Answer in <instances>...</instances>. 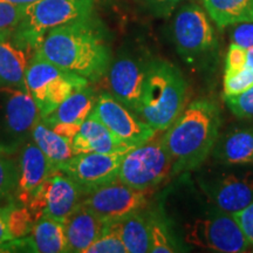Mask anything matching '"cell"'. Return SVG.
<instances>
[{"label": "cell", "instance_id": "cell-1", "mask_svg": "<svg viewBox=\"0 0 253 253\" xmlns=\"http://www.w3.org/2000/svg\"><path fill=\"white\" fill-rule=\"evenodd\" d=\"M40 52L58 67L96 82L108 73L112 53L94 13L50 30Z\"/></svg>", "mask_w": 253, "mask_h": 253}, {"label": "cell", "instance_id": "cell-2", "mask_svg": "<svg viewBox=\"0 0 253 253\" xmlns=\"http://www.w3.org/2000/svg\"><path fill=\"white\" fill-rule=\"evenodd\" d=\"M220 125V110L212 101H195L179 114L162 136L171 157V175L192 171L205 162L212 154Z\"/></svg>", "mask_w": 253, "mask_h": 253}, {"label": "cell", "instance_id": "cell-3", "mask_svg": "<svg viewBox=\"0 0 253 253\" xmlns=\"http://www.w3.org/2000/svg\"><path fill=\"white\" fill-rule=\"evenodd\" d=\"M185 79L176 66L161 59L147 63L143 93L137 116L156 131H164L183 112Z\"/></svg>", "mask_w": 253, "mask_h": 253}, {"label": "cell", "instance_id": "cell-4", "mask_svg": "<svg viewBox=\"0 0 253 253\" xmlns=\"http://www.w3.org/2000/svg\"><path fill=\"white\" fill-rule=\"evenodd\" d=\"M94 13V0H39L26 5L12 39L21 48L34 53L53 28Z\"/></svg>", "mask_w": 253, "mask_h": 253}, {"label": "cell", "instance_id": "cell-5", "mask_svg": "<svg viewBox=\"0 0 253 253\" xmlns=\"http://www.w3.org/2000/svg\"><path fill=\"white\" fill-rule=\"evenodd\" d=\"M27 90L30 91L41 119L54 112L73 91L87 86L86 78L58 67L37 49L28 60L26 74Z\"/></svg>", "mask_w": 253, "mask_h": 253}, {"label": "cell", "instance_id": "cell-6", "mask_svg": "<svg viewBox=\"0 0 253 253\" xmlns=\"http://www.w3.org/2000/svg\"><path fill=\"white\" fill-rule=\"evenodd\" d=\"M184 240L198 248L221 253L253 251L235 218L225 211H211L186 224Z\"/></svg>", "mask_w": 253, "mask_h": 253}, {"label": "cell", "instance_id": "cell-7", "mask_svg": "<svg viewBox=\"0 0 253 253\" xmlns=\"http://www.w3.org/2000/svg\"><path fill=\"white\" fill-rule=\"evenodd\" d=\"M172 162L162 137L155 138L123 155L118 178L132 189L149 190L171 173Z\"/></svg>", "mask_w": 253, "mask_h": 253}, {"label": "cell", "instance_id": "cell-8", "mask_svg": "<svg viewBox=\"0 0 253 253\" xmlns=\"http://www.w3.org/2000/svg\"><path fill=\"white\" fill-rule=\"evenodd\" d=\"M172 37L178 54L185 62H197L216 47V36L207 13L201 6L189 4L177 12Z\"/></svg>", "mask_w": 253, "mask_h": 253}, {"label": "cell", "instance_id": "cell-9", "mask_svg": "<svg viewBox=\"0 0 253 253\" xmlns=\"http://www.w3.org/2000/svg\"><path fill=\"white\" fill-rule=\"evenodd\" d=\"M147 191L132 189L118 178L84 195L81 204L107 223L144 210L149 203Z\"/></svg>", "mask_w": 253, "mask_h": 253}, {"label": "cell", "instance_id": "cell-10", "mask_svg": "<svg viewBox=\"0 0 253 253\" xmlns=\"http://www.w3.org/2000/svg\"><path fill=\"white\" fill-rule=\"evenodd\" d=\"M93 114L128 147H138L151 140L157 132L107 91L96 99Z\"/></svg>", "mask_w": 253, "mask_h": 253}, {"label": "cell", "instance_id": "cell-11", "mask_svg": "<svg viewBox=\"0 0 253 253\" xmlns=\"http://www.w3.org/2000/svg\"><path fill=\"white\" fill-rule=\"evenodd\" d=\"M126 153H82L59 167L86 195L118 179L120 164Z\"/></svg>", "mask_w": 253, "mask_h": 253}, {"label": "cell", "instance_id": "cell-12", "mask_svg": "<svg viewBox=\"0 0 253 253\" xmlns=\"http://www.w3.org/2000/svg\"><path fill=\"white\" fill-rule=\"evenodd\" d=\"M203 191L217 209L236 213L253 202V171L225 173L201 181Z\"/></svg>", "mask_w": 253, "mask_h": 253}, {"label": "cell", "instance_id": "cell-13", "mask_svg": "<svg viewBox=\"0 0 253 253\" xmlns=\"http://www.w3.org/2000/svg\"><path fill=\"white\" fill-rule=\"evenodd\" d=\"M147 63L131 56H122L110 63L108 69L110 94L136 115L141 106Z\"/></svg>", "mask_w": 253, "mask_h": 253}, {"label": "cell", "instance_id": "cell-14", "mask_svg": "<svg viewBox=\"0 0 253 253\" xmlns=\"http://www.w3.org/2000/svg\"><path fill=\"white\" fill-rule=\"evenodd\" d=\"M67 253L63 223L42 214L36 220L31 232L20 239H12L5 245L4 252Z\"/></svg>", "mask_w": 253, "mask_h": 253}, {"label": "cell", "instance_id": "cell-15", "mask_svg": "<svg viewBox=\"0 0 253 253\" xmlns=\"http://www.w3.org/2000/svg\"><path fill=\"white\" fill-rule=\"evenodd\" d=\"M58 170L34 142L25 144L19 160V179L15 191L18 203L26 205L30 196Z\"/></svg>", "mask_w": 253, "mask_h": 253}, {"label": "cell", "instance_id": "cell-16", "mask_svg": "<svg viewBox=\"0 0 253 253\" xmlns=\"http://www.w3.org/2000/svg\"><path fill=\"white\" fill-rule=\"evenodd\" d=\"M40 189L46 201L43 214L61 223L67 219L84 197L80 188L61 170L52 173Z\"/></svg>", "mask_w": 253, "mask_h": 253}, {"label": "cell", "instance_id": "cell-17", "mask_svg": "<svg viewBox=\"0 0 253 253\" xmlns=\"http://www.w3.org/2000/svg\"><path fill=\"white\" fill-rule=\"evenodd\" d=\"M5 126L8 134L18 141L32 134L34 126L40 121L39 108L30 91L25 89H4Z\"/></svg>", "mask_w": 253, "mask_h": 253}, {"label": "cell", "instance_id": "cell-18", "mask_svg": "<svg viewBox=\"0 0 253 253\" xmlns=\"http://www.w3.org/2000/svg\"><path fill=\"white\" fill-rule=\"evenodd\" d=\"M106 221L84 204H79L63 221L67 253H84L102 235Z\"/></svg>", "mask_w": 253, "mask_h": 253}, {"label": "cell", "instance_id": "cell-19", "mask_svg": "<svg viewBox=\"0 0 253 253\" xmlns=\"http://www.w3.org/2000/svg\"><path fill=\"white\" fill-rule=\"evenodd\" d=\"M72 147L74 155L82 153H126L132 148L120 141L93 112L84 120L73 137Z\"/></svg>", "mask_w": 253, "mask_h": 253}, {"label": "cell", "instance_id": "cell-20", "mask_svg": "<svg viewBox=\"0 0 253 253\" xmlns=\"http://www.w3.org/2000/svg\"><path fill=\"white\" fill-rule=\"evenodd\" d=\"M212 155L227 167L253 166V126L233 128L218 136Z\"/></svg>", "mask_w": 253, "mask_h": 253}, {"label": "cell", "instance_id": "cell-21", "mask_svg": "<svg viewBox=\"0 0 253 253\" xmlns=\"http://www.w3.org/2000/svg\"><path fill=\"white\" fill-rule=\"evenodd\" d=\"M96 96L95 90L89 84L73 91L63 102L58 106L41 121L46 126H53L55 125H77L81 126L90 113L93 112Z\"/></svg>", "mask_w": 253, "mask_h": 253}, {"label": "cell", "instance_id": "cell-22", "mask_svg": "<svg viewBox=\"0 0 253 253\" xmlns=\"http://www.w3.org/2000/svg\"><path fill=\"white\" fill-rule=\"evenodd\" d=\"M27 50L14 42L12 33L0 34V84L27 90Z\"/></svg>", "mask_w": 253, "mask_h": 253}, {"label": "cell", "instance_id": "cell-23", "mask_svg": "<svg viewBox=\"0 0 253 253\" xmlns=\"http://www.w3.org/2000/svg\"><path fill=\"white\" fill-rule=\"evenodd\" d=\"M148 229L150 236L151 253L184 252L182 243L177 238L171 221L167 217L162 207H156L145 211Z\"/></svg>", "mask_w": 253, "mask_h": 253}, {"label": "cell", "instance_id": "cell-24", "mask_svg": "<svg viewBox=\"0 0 253 253\" xmlns=\"http://www.w3.org/2000/svg\"><path fill=\"white\" fill-rule=\"evenodd\" d=\"M112 223L121 237L126 253L150 252V236L145 211H136Z\"/></svg>", "mask_w": 253, "mask_h": 253}, {"label": "cell", "instance_id": "cell-25", "mask_svg": "<svg viewBox=\"0 0 253 253\" xmlns=\"http://www.w3.org/2000/svg\"><path fill=\"white\" fill-rule=\"evenodd\" d=\"M218 27L253 23V0H202Z\"/></svg>", "mask_w": 253, "mask_h": 253}, {"label": "cell", "instance_id": "cell-26", "mask_svg": "<svg viewBox=\"0 0 253 253\" xmlns=\"http://www.w3.org/2000/svg\"><path fill=\"white\" fill-rule=\"evenodd\" d=\"M32 141L40 150L49 158V161L58 168L74 156L72 140L55 132L52 128L40 121L34 126L31 134Z\"/></svg>", "mask_w": 253, "mask_h": 253}, {"label": "cell", "instance_id": "cell-27", "mask_svg": "<svg viewBox=\"0 0 253 253\" xmlns=\"http://www.w3.org/2000/svg\"><path fill=\"white\" fill-rule=\"evenodd\" d=\"M19 164L8 157L6 153H0V205L9 204L15 199L18 188Z\"/></svg>", "mask_w": 253, "mask_h": 253}, {"label": "cell", "instance_id": "cell-28", "mask_svg": "<svg viewBox=\"0 0 253 253\" xmlns=\"http://www.w3.org/2000/svg\"><path fill=\"white\" fill-rule=\"evenodd\" d=\"M6 221L12 239H20L31 232L36 219L26 205L19 204L15 201L9 205Z\"/></svg>", "mask_w": 253, "mask_h": 253}, {"label": "cell", "instance_id": "cell-29", "mask_svg": "<svg viewBox=\"0 0 253 253\" xmlns=\"http://www.w3.org/2000/svg\"><path fill=\"white\" fill-rule=\"evenodd\" d=\"M84 253H126V249L114 224L112 221H107L102 235Z\"/></svg>", "mask_w": 253, "mask_h": 253}, {"label": "cell", "instance_id": "cell-30", "mask_svg": "<svg viewBox=\"0 0 253 253\" xmlns=\"http://www.w3.org/2000/svg\"><path fill=\"white\" fill-rule=\"evenodd\" d=\"M251 86H253V71L248 65L239 72L224 73L223 99L243 93Z\"/></svg>", "mask_w": 253, "mask_h": 253}, {"label": "cell", "instance_id": "cell-31", "mask_svg": "<svg viewBox=\"0 0 253 253\" xmlns=\"http://www.w3.org/2000/svg\"><path fill=\"white\" fill-rule=\"evenodd\" d=\"M227 108L238 119H253V86L238 95L224 97Z\"/></svg>", "mask_w": 253, "mask_h": 253}, {"label": "cell", "instance_id": "cell-32", "mask_svg": "<svg viewBox=\"0 0 253 253\" xmlns=\"http://www.w3.org/2000/svg\"><path fill=\"white\" fill-rule=\"evenodd\" d=\"M26 5L0 1V34L12 33L23 18Z\"/></svg>", "mask_w": 253, "mask_h": 253}, {"label": "cell", "instance_id": "cell-33", "mask_svg": "<svg viewBox=\"0 0 253 253\" xmlns=\"http://www.w3.org/2000/svg\"><path fill=\"white\" fill-rule=\"evenodd\" d=\"M248 63V49L238 43L232 42L227 50L225 59V72L236 73L246 67Z\"/></svg>", "mask_w": 253, "mask_h": 253}, {"label": "cell", "instance_id": "cell-34", "mask_svg": "<svg viewBox=\"0 0 253 253\" xmlns=\"http://www.w3.org/2000/svg\"><path fill=\"white\" fill-rule=\"evenodd\" d=\"M232 216L253 248V202Z\"/></svg>", "mask_w": 253, "mask_h": 253}, {"label": "cell", "instance_id": "cell-35", "mask_svg": "<svg viewBox=\"0 0 253 253\" xmlns=\"http://www.w3.org/2000/svg\"><path fill=\"white\" fill-rule=\"evenodd\" d=\"M232 42L238 43L244 48L253 47V23L238 24L232 31Z\"/></svg>", "mask_w": 253, "mask_h": 253}, {"label": "cell", "instance_id": "cell-36", "mask_svg": "<svg viewBox=\"0 0 253 253\" xmlns=\"http://www.w3.org/2000/svg\"><path fill=\"white\" fill-rule=\"evenodd\" d=\"M182 0H147L151 13L160 18H166L175 11Z\"/></svg>", "mask_w": 253, "mask_h": 253}, {"label": "cell", "instance_id": "cell-37", "mask_svg": "<svg viewBox=\"0 0 253 253\" xmlns=\"http://www.w3.org/2000/svg\"><path fill=\"white\" fill-rule=\"evenodd\" d=\"M12 203H13V202H12ZM12 203L0 205V252H1L4 245L7 244L8 242H11L12 240V237L9 235V231L7 227V221H6L8 208Z\"/></svg>", "mask_w": 253, "mask_h": 253}, {"label": "cell", "instance_id": "cell-38", "mask_svg": "<svg viewBox=\"0 0 253 253\" xmlns=\"http://www.w3.org/2000/svg\"><path fill=\"white\" fill-rule=\"evenodd\" d=\"M0 1L9 2V4H14V5H30L36 1H39V0H0Z\"/></svg>", "mask_w": 253, "mask_h": 253}, {"label": "cell", "instance_id": "cell-39", "mask_svg": "<svg viewBox=\"0 0 253 253\" xmlns=\"http://www.w3.org/2000/svg\"><path fill=\"white\" fill-rule=\"evenodd\" d=\"M246 65L253 71V47L248 49V63Z\"/></svg>", "mask_w": 253, "mask_h": 253}, {"label": "cell", "instance_id": "cell-40", "mask_svg": "<svg viewBox=\"0 0 253 253\" xmlns=\"http://www.w3.org/2000/svg\"><path fill=\"white\" fill-rule=\"evenodd\" d=\"M12 151V149L9 147H5V145H1L0 144V153H6V154H9Z\"/></svg>", "mask_w": 253, "mask_h": 253}]
</instances>
